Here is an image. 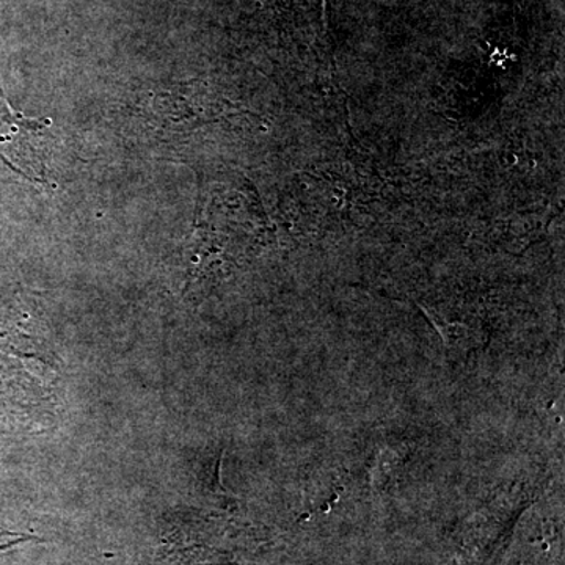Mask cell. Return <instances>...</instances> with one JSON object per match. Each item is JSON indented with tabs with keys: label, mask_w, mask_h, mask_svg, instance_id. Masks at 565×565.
<instances>
[{
	"label": "cell",
	"mask_w": 565,
	"mask_h": 565,
	"mask_svg": "<svg viewBox=\"0 0 565 565\" xmlns=\"http://www.w3.org/2000/svg\"><path fill=\"white\" fill-rule=\"evenodd\" d=\"M11 111L13 110L0 98V158L10 166V151L13 154V170L31 180L41 181L43 161L35 148V141H40L44 126Z\"/></svg>",
	"instance_id": "cell-1"
},
{
	"label": "cell",
	"mask_w": 565,
	"mask_h": 565,
	"mask_svg": "<svg viewBox=\"0 0 565 565\" xmlns=\"http://www.w3.org/2000/svg\"><path fill=\"white\" fill-rule=\"evenodd\" d=\"M31 535L21 533H11V531L0 530V552L11 548V546L24 544L32 541Z\"/></svg>",
	"instance_id": "cell-2"
}]
</instances>
